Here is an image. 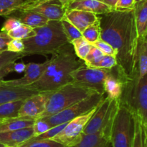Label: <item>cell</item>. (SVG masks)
Masks as SVG:
<instances>
[{
  "label": "cell",
  "mask_w": 147,
  "mask_h": 147,
  "mask_svg": "<svg viewBox=\"0 0 147 147\" xmlns=\"http://www.w3.org/2000/svg\"><path fill=\"white\" fill-rule=\"evenodd\" d=\"M82 36L88 42L92 44L100 39V20H98L93 24H90L82 33Z\"/></svg>",
  "instance_id": "27"
},
{
  "label": "cell",
  "mask_w": 147,
  "mask_h": 147,
  "mask_svg": "<svg viewBox=\"0 0 147 147\" xmlns=\"http://www.w3.org/2000/svg\"><path fill=\"white\" fill-rule=\"evenodd\" d=\"M105 95L103 94L94 92L85 99L73 104L71 106L55 115L41 118H43L45 120L47 121L51 125V127L66 123L77 117L84 115L86 112L97 107L100 105Z\"/></svg>",
  "instance_id": "8"
},
{
  "label": "cell",
  "mask_w": 147,
  "mask_h": 147,
  "mask_svg": "<svg viewBox=\"0 0 147 147\" xmlns=\"http://www.w3.org/2000/svg\"><path fill=\"white\" fill-rule=\"evenodd\" d=\"M98 106L84 115L77 117L67 122L63 129L51 139L63 144L65 147H70L77 144L81 140L83 129L97 109Z\"/></svg>",
  "instance_id": "10"
},
{
  "label": "cell",
  "mask_w": 147,
  "mask_h": 147,
  "mask_svg": "<svg viewBox=\"0 0 147 147\" xmlns=\"http://www.w3.org/2000/svg\"><path fill=\"white\" fill-rule=\"evenodd\" d=\"M137 79H141L147 74V39L139 40L136 53Z\"/></svg>",
  "instance_id": "23"
},
{
  "label": "cell",
  "mask_w": 147,
  "mask_h": 147,
  "mask_svg": "<svg viewBox=\"0 0 147 147\" xmlns=\"http://www.w3.org/2000/svg\"><path fill=\"white\" fill-rule=\"evenodd\" d=\"M135 122L136 115L134 112L119 103L111 131L110 142L112 147H132Z\"/></svg>",
  "instance_id": "6"
},
{
  "label": "cell",
  "mask_w": 147,
  "mask_h": 147,
  "mask_svg": "<svg viewBox=\"0 0 147 147\" xmlns=\"http://www.w3.org/2000/svg\"><path fill=\"white\" fill-rule=\"evenodd\" d=\"M135 0H118L116 3L115 10H131L134 8Z\"/></svg>",
  "instance_id": "40"
},
{
  "label": "cell",
  "mask_w": 147,
  "mask_h": 147,
  "mask_svg": "<svg viewBox=\"0 0 147 147\" xmlns=\"http://www.w3.org/2000/svg\"><path fill=\"white\" fill-rule=\"evenodd\" d=\"M35 119L27 117H16V118L4 119L0 123V133L13 131L32 127L34 125Z\"/></svg>",
  "instance_id": "22"
},
{
  "label": "cell",
  "mask_w": 147,
  "mask_h": 147,
  "mask_svg": "<svg viewBox=\"0 0 147 147\" xmlns=\"http://www.w3.org/2000/svg\"><path fill=\"white\" fill-rule=\"evenodd\" d=\"M110 139L102 133L83 134L81 140L70 147H109Z\"/></svg>",
  "instance_id": "21"
},
{
  "label": "cell",
  "mask_w": 147,
  "mask_h": 147,
  "mask_svg": "<svg viewBox=\"0 0 147 147\" xmlns=\"http://www.w3.org/2000/svg\"><path fill=\"white\" fill-rule=\"evenodd\" d=\"M0 81H1V80H0Z\"/></svg>",
  "instance_id": "49"
},
{
  "label": "cell",
  "mask_w": 147,
  "mask_h": 147,
  "mask_svg": "<svg viewBox=\"0 0 147 147\" xmlns=\"http://www.w3.org/2000/svg\"><path fill=\"white\" fill-rule=\"evenodd\" d=\"M60 2L66 11L72 10H82L100 15L113 10L109 6L98 0H64Z\"/></svg>",
  "instance_id": "15"
},
{
  "label": "cell",
  "mask_w": 147,
  "mask_h": 147,
  "mask_svg": "<svg viewBox=\"0 0 147 147\" xmlns=\"http://www.w3.org/2000/svg\"><path fill=\"white\" fill-rule=\"evenodd\" d=\"M134 13L139 40L146 39L147 35V0L136 2L134 8Z\"/></svg>",
  "instance_id": "19"
},
{
  "label": "cell",
  "mask_w": 147,
  "mask_h": 147,
  "mask_svg": "<svg viewBox=\"0 0 147 147\" xmlns=\"http://www.w3.org/2000/svg\"><path fill=\"white\" fill-rule=\"evenodd\" d=\"M147 128H144L136 116L135 131L134 135L132 147H146L147 144Z\"/></svg>",
  "instance_id": "25"
},
{
  "label": "cell",
  "mask_w": 147,
  "mask_h": 147,
  "mask_svg": "<svg viewBox=\"0 0 147 147\" xmlns=\"http://www.w3.org/2000/svg\"><path fill=\"white\" fill-rule=\"evenodd\" d=\"M11 39H20L24 40L26 38L34 35V29L26 24H21L20 26L16 27L14 30L7 33Z\"/></svg>",
  "instance_id": "29"
},
{
  "label": "cell",
  "mask_w": 147,
  "mask_h": 147,
  "mask_svg": "<svg viewBox=\"0 0 147 147\" xmlns=\"http://www.w3.org/2000/svg\"><path fill=\"white\" fill-rule=\"evenodd\" d=\"M111 69L88 67L84 64L72 71L70 76L74 83L105 95L103 84Z\"/></svg>",
  "instance_id": "9"
},
{
  "label": "cell",
  "mask_w": 147,
  "mask_h": 147,
  "mask_svg": "<svg viewBox=\"0 0 147 147\" xmlns=\"http://www.w3.org/2000/svg\"><path fill=\"white\" fill-rule=\"evenodd\" d=\"M34 35L23 40L24 48L20 53L22 58L30 55L52 54L69 43L61 21L49 20L45 25L34 28Z\"/></svg>",
  "instance_id": "3"
},
{
  "label": "cell",
  "mask_w": 147,
  "mask_h": 147,
  "mask_svg": "<svg viewBox=\"0 0 147 147\" xmlns=\"http://www.w3.org/2000/svg\"><path fill=\"white\" fill-rule=\"evenodd\" d=\"M17 11L34 12L49 20L60 21L65 17L66 10L60 0H25Z\"/></svg>",
  "instance_id": "11"
},
{
  "label": "cell",
  "mask_w": 147,
  "mask_h": 147,
  "mask_svg": "<svg viewBox=\"0 0 147 147\" xmlns=\"http://www.w3.org/2000/svg\"><path fill=\"white\" fill-rule=\"evenodd\" d=\"M25 0H0V16H9L17 11Z\"/></svg>",
  "instance_id": "28"
},
{
  "label": "cell",
  "mask_w": 147,
  "mask_h": 147,
  "mask_svg": "<svg viewBox=\"0 0 147 147\" xmlns=\"http://www.w3.org/2000/svg\"><path fill=\"white\" fill-rule=\"evenodd\" d=\"M60 1H64V0H60Z\"/></svg>",
  "instance_id": "48"
},
{
  "label": "cell",
  "mask_w": 147,
  "mask_h": 147,
  "mask_svg": "<svg viewBox=\"0 0 147 147\" xmlns=\"http://www.w3.org/2000/svg\"><path fill=\"white\" fill-rule=\"evenodd\" d=\"M10 15H14L11 17H16L22 24L30 26L33 29L45 25L49 22L48 19L46 18L45 16L31 11H16Z\"/></svg>",
  "instance_id": "20"
},
{
  "label": "cell",
  "mask_w": 147,
  "mask_h": 147,
  "mask_svg": "<svg viewBox=\"0 0 147 147\" xmlns=\"http://www.w3.org/2000/svg\"><path fill=\"white\" fill-rule=\"evenodd\" d=\"M119 105V99H111L105 97L85 126L83 134L100 132L110 138L112 124Z\"/></svg>",
  "instance_id": "7"
},
{
  "label": "cell",
  "mask_w": 147,
  "mask_h": 147,
  "mask_svg": "<svg viewBox=\"0 0 147 147\" xmlns=\"http://www.w3.org/2000/svg\"><path fill=\"white\" fill-rule=\"evenodd\" d=\"M4 147H11V146H4Z\"/></svg>",
  "instance_id": "47"
},
{
  "label": "cell",
  "mask_w": 147,
  "mask_h": 147,
  "mask_svg": "<svg viewBox=\"0 0 147 147\" xmlns=\"http://www.w3.org/2000/svg\"><path fill=\"white\" fill-rule=\"evenodd\" d=\"M94 92H96L74 82L67 84L50 92L46 103L45 110L38 118L55 115Z\"/></svg>",
  "instance_id": "4"
},
{
  "label": "cell",
  "mask_w": 147,
  "mask_h": 147,
  "mask_svg": "<svg viewBox=\"0 0 147 147\" xmlns=\"http://www.w3.org/2000/svg\"><path fill=\"white\" fill-rule=\"evenodd\" d=\"M60 21H61L63 31H64L65 35L69 43H71V42L76 39L83 37L82 33L73 24H71L67 19L64 17Z\"/></svg>",
  "instance_id": "31"
},
{
  "label": "cell",
  "mask_w": 147,
  "mask_h": 147,
  "mask_svg": "<svg viewBox=\"0 0 147 147\" xmlns=\"http://www.w3.org/2000/svg\"><path fill=\"white\" fill-rule=\"evenodd\" d=\"M128 81L117 66L113 68L111 73L106 77L103 84L104 92L107 95L106 97L111 99H120L125 84Z\"/></svg>",
  "instance_id": "14"
},
{
  "label": "cell",
  "mask_w": 147,
  "mask_h": 147,
  "mask_svg": "<svg viewBox=\"0 0 147 147\" xmlns=\"http://www.w3.org/2000/svg\"><path fill=\"white\" fill-rule=\"evenodd\" d=\"M116 66H117V61L116 56H111V55H103L102 59L96 65V68L111 69Z\"/></svg>",
  "instance_id": "34"
},
{
  "label": "cell",
  "mask_w": 147,
  "mask_h": 147,
  "mask_svg": "<svg viewBox=\"0 0 147 147\" xmlns=\"http://www.w3.org/2000/svg\"><path fill=\"white\" fill-rule=\"evenodd\" d=\"M26 69V64L25 63L20 62V63H14V71L17 72V73L21 74Z\"/></svg>",
  "instance_id": "42"
},
{
  "label": "cell",
  "mask_w": 147,
  "mask_h": 147,
  "mask_svg": "<svg viewBox=\"0 0 147 147\" xmlns=\"http://www.w3.org/2000/svg\"><path fill=\"white\" fill-rule=\"evenodd\" d=\"M24 48V43L20 39H11L7 45V51L20 53Z\"/></svg>",
  "instance_id": "39"
},
{
  "label": "cell",
  "mask_w": 147,
  "mask_h": 147,
  "mask_svg": "<svg viewBox=\"0 0 147 147\" xmlns=\"http://www.w3.org/2000/svg\"><path fill=\"white\" fill-rule=\"evenodd\" d=\"M49 63L39 80L27 87L39 92H52L73 82L70 74L85 64L76 56L71 43H67L52 53Z\"/></svg>",
  "instance_id": "2"
},
{
  "label": "cell",
  "mask_w": 147,
  "mask_h": 147,
  "mask_svg": "<svg viewBox=\"0 0 147 147\" xmlns=\"http://www.w3.org/2000/svg\"><path fill=\"white\" fill-rule=\"evenodd\" d=\"M49 63V59L41 63H29L26 64L24 76L20 79L11 80H1L5 84L16 86H27L34 83L41 78Z\"/></svg>",
  "instance_id": "13"
},
{
  "label": "cell",
  "mask_w": 147,
  "mask_h": 147,
  "mask_svg": "<svg viewBox=\"0 0 147 147\" xmlns=\"http://www.w3.org/2000/svg\"><path fill=\"white\" fill-rule=\"evenodd\" d=\"M22 23L20 22V20L16 17L9 16L8 18L6 20L4 23L3 24L2 27L1 29V32H4V33H8L9 31L14 30L16 27L20 26Z\"/></svg>",
  "instance_id": "38"
},
{
  "label": "cell",
  "mask_w": 147,
  "mask_h": 147,
  "mask_svg": "<svg viewBox=\"0 0 147 147\" xmlns=\"http://www.w3.org/2000/svg\"><path fill=\"white\" fill-rule=\"evenodd\" d=\"M50 92H41L23 101L19 110V117L37 119L45 110L46 103Z\"/></svg>",
  "instance_id": "12"
},
{
  "label": "cell",
  "mask_w": 147,
  "mask_h": 147,
  "mask_svg": "<svg viewBox=\"0 0 147 147\" xmlns=\"http://www.w3.org/2000/svg\"><path fill=\"white\" fill-rule=\"evenodd\" d=\"M34 136L33 126L13 131L0 133V143L11 147H17Z\"/></svg>",
  "instance_id": "18"
},
{
  "label": "cell",
  "mask_w": 147,
  "mask_h": 147,
  "mask_svg": "<svg viewBox=\"0 0 147 147\" xmlns=\"http://www.w3.org/2000/svg\"><path fill=\"white\" fill-rule=\"evenodd\" d=\"M91 45L98 48L104 55H111V56H116V54H117L116 50L111 45H109L106 42L103 41L101 39L92 43Z\"/></svg>",
  "instance_id": "37"
},
{
  "label": "cell",
  "mask_w": 147,
  "mask_h": 147,
  "mask_svg": "<svg viewBox=\"0 0 147 147\" xmlns=\"http://www.w3.org/2000/svg\"><path fill=\"white\" fill-rule=\"evenodd\" d=\"M0 147H4V145H3L2 144H1V143H0Z\"/></svg>",
  "instance_id": "45"
},
{
  "label": "cell",
  "mask_w": 147,
  "mask_h": 147,
  "mask_svg": "<svg viewBox=\"0 0 147 147\" xmlns=\"http://www.w3.org/2000/svg\"><path fill=\"white\" fill-rule=\"evenodd\" d=\"M100 39L116 50L117 68L129 81L137 78L139 37L134 10H112L99 15Z\"/></svg>",
  "instance_id": "1"
},
{
  "label": "cell",
  "mask_w": 147,
  "mask_h": 147,
  "mask_svg": "<svg viewBox=\"0 0 147 147\" xmlns=\"http://www.w3.org/2000/svg\"><path fill=\"white\" fill-rule=\"evenodd\" d=\"M3 120H0V123H1V122H3Z\"/></svg>",
  "instance_id": "46"
},
{
  "label": "cell",
  "mask_w": 147,
  "mask_h": 147,
  "mask_svg": "<svg viewBox=\"0 0 147 147\" xmlns=\"http://www.w3.org/2000/svg\"><path fill=\"white\" fill-rule=\"evenodd\" d=\"M103 55L104 54L98 48L91 45V48H90L88 53L83 61L85 65L88 67L96 68V65L98 64L99 61L102 59Z\"/></svg>",
  "instance_id": "32"
},
{
  "label": "cell",
  "mask_w": 147,
  "mask_h": 147,
  "mask_svg": "<svg viewBox=\"0 0 147 147\" xmlns=\"http://www.w3.org/2000/svg\"><path fill=\"white\" fill-rule=\"evenodd\" d=\"M65 18L82 33L88 26L98 20L99 15L90 12L72 10L65 12Z\"/></svg>",
  "instance_id": "17"
},
{
  "label": "cell",
  "mask_w": 147,
  "mask_h": 147,
  "mask_svg": "<svg viewBox=\"0 0 147 147\" xmlns=\"http://www.w3.org/2000/svg\"><path fill=\"white\" fill-rule=\"evenodd\" d=\"M3 80V79H2ZM39 92L27 86H16L5 84L0 81V105L25 99Z\"/></svg>",
  "instance_id": "16"
},
{
  "label": "cell",
  "mask_w": 147,
  "mask_h": 147,
  "mask_svg": "<svg viewBox=\"0 0 147 147\" xmlns=\"http://www.w3.org/2000/svg\"><path fill=\"white\" fill-rule=\"evenodd\" d=\"M119 103L127 107L147 128V77L128 81L124 85Z\"/></svg>",
  "instance_id": "5"
},
{
  "label": "cell",
  "mask_w": 147,
  "mask_h": 147,
  "mask_svg": "<svg viewBox=\"0 0 147 147\" xmlns=\"http://www.w3.org/2000/svg\"><path fill=\"white\" fill-rule=\"evenodd\" d=\"M52 127L47 121L45 120L43 118H37L35 119L33 125V130H34V136L44 133L45 132L50 129Z\"/></svg>",
  "instance_id": "36"
},
{
  "label": "cell",
  "mask_w": 147,
  "mask_h": 147,
  "mask_svg": "<svg viewBox=\"0 0 147 147\" xmlns=\"http://www.w3.org/2000/svg\"><path fill=\"white\" fill-rule=\"evenodd\" d=\"M143 1V0H135V1H136V2H139V1Z\"/></svg>",
  "instance_id": "44"
},
{
  "label": "cell",
  "mask_w": 147,
  "mask_h": 147,
  "mask_svg": "<svg viewBox=\"0 0 147 147\" xmlns=\"http://www.w3.org/2000/svg\"><path fill=\"white\" fill-rule=\"evenodd\" d=\"M71 44L76 56L80 60L84 61L91 48V44L83 37L74 40L71 42Z\"/></svg>",
  "instance_id": "26"
},
{
  "label": "cell",
  "mask_w": 147,
  "mask_h": 147,
  "mask_svg": "<svg viewBox=\"0 0 147 147\" xmlns=\"http://www.w3.org/2000/svg\"><path fill=\"white\" fill-rule=\"evenodd\" d=\"M98 1H100V2L103 3V4L109 6L111 8H112L113 10H114L115 5H116V3L117 2L118 0H98Z\"/></svg>",
  "instance_id": "43"
},
{
  "label": "cell",
  "mask_w": 147,
  "mask_h": 147,
  "mask_svg": "<svg viewBox=\"0 0 147 147\" xmlns=\"http://www.w3.org/2000/svg\"><path fill=\"white\" fill-rule=\"evenodd\" d=\"M11 40V38L7 33L0 32V53L7 51V45Z\"/></svg>",
  "instance_id": "41"
},
{
  "label": "cell",
  "mask_w": 147,
  "mask_h": 147,
  "mask_svg": "<svg viewBox=\"0 0 147 147\" xmlns=\"http://www.w3.org/2000/svg\"><path fill=\"white\" fill-rule=\"evenodd\" d=\"M24 100V99L13 101L0 105V120L18 117L19 110Z\"/></svg>",
  "instance_id": "24"
},
{
  "label": "cell",
  "mask_w": 147,
  "mask_h": 147,
  "mask_svg": "<svg viewBox=\"0 0 147 147\" xmlns=\"http://www.w3.org/2000/svg\"><path fill=\"white\" fill-rule=\"evenodd\" d=\"M22 56L20 53H12L9 51H4L0 53V71L5 67L7 65L10 64L13 62H16V61L22 59ZM0 80H2L1 78H0Z\"/></svg>",
  "instance_id": "33"
},
{
  "label": "cell",
  "mask_w": 147,
  "mask_h": 147,
  "mask_svg": "<svg viewBox=\"0 0 147 147\" xmlns=\"http://www.w3.org/2000/svg\"><path fill=\"white\" fill-rule=\"evenodd\" d=\"M67 122L63 124H60V125H56V126L52 127L50 129H49L48 131L45 132L44 133L40 134V135H37V136L32 137L31 139L34 140H41V139H51L53 138L55 135H57L60 131H61L63 129L65 126L66 125Z\"/></svg>",
  "instance_id": "35"
},
{
  "label": "cell",
  "mask_w": 147,
  "mask_h": 147,
  "mask_svg": "<svg viewBox=\"0 0 147 147\" xmlns=\"http://www.w3.org/2000/svg\"><path fill=\"white\" fill-rule=\"evenodd\" d=\"M17 147H65L63 144L52 139L34 140L30 138Z\"/></svg>",
  "instance_id": "30"
}]
</instances>
